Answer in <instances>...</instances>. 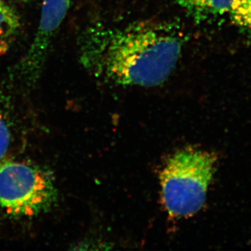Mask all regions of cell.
<instances>
[{
    "label": "cell",
    "instance_id": "1",
    "mask_svg": "<svg viewBox=\"0 0 251 251\" xmlns=\"http://www.w3.org/2000/svg\"><path fill=\"white\" fill-rule=\"evenodd\" d=\"M183 39L173 23L141 21L99 27L88 38L84 61L96 77L108 83L155 87L174 70Z\"/></svg>",
    "mask_w": 251,
    "mask_h": 251
},
{
    "label": "cell",
    "instance_id": "2",
    "mask_svg": "<svg viewBox=\"0 0 251 251\" xmlns=\"http://www.w3.org/2000/svg\"><path fill=\"white\" fill-rule=\"evenodd\" d=\"M217 159L216 153L191 148L169 158L160 179L162 201L171 217H189L202 209Z\"/></svg>",
    "mask_w": 251,
    "mask_h": 251
},
{
    "label": "cell",
    "instance_id": "3",
    "mask_svg": "<svg viewBox=\"0 0 251 251\" xmlns=\"http://www.w3.org/2000/svg\"><path fill=\"white\" fill-rule=\"evenodd\" d=\"M50 175L23 162L0 166V206L14 216H33L49 210L57 200Z\"/></svg>",
    "mask_w": 251,
    "mask_h": 251
},
{
    "label": "cell",
    "instance_id": "4",
    "mask_svg": "<svg viewBox=\"0 0 251 251\" xmlns=\"http://www.w3.org/2000/svg\"><path fill=\"white\" fill-rule=\"evenodd\" d=\"M72 0H44L39 27L19 67L20 75L27 82L39 76L54 37L70 7Z\"/></svg>",
    "mask_w": 251,
    "mask_h": 251
},
{
    "label": "cell",
    "instance_id": "5",
    "mask_svg": "<svg viewBox=\"0 0 251 251\" xmlns=\"http://www.w3.org/2000/svg\"><path fill=\"white\" fill-rule=\"evenodd\" d=\"M179 4L199 20H216L229 14L230 0H177Z\"/></svg>",
    "mask_w": 251,
    "mask_h": 251
},
{
    "label": "cell",
    "instance_id": "6",
    "mask_svg": "<svg viewBox=\"0 0 251 251\" xmlns=\"http://www.w3.org/2000/svg\"><path fill=\"white\" fill-rule=\"evenodd\" d=\"M19 27L20 18L16 11L4 3L0 5V55L8 50Z\"/></svg>",
    "mask_w": 251,
    "mask_h": 251
},
{
    "label": "cell",
    "instance_id": "7",
    "mask_svg": "<svg viewBox=\"0 0 251 251\" xmlns=\"http://www.w3.org/2000/svg\"><path fill=\"white\" fill-rule=\"evenodd\" d=\"M228 14L238 27L251 30V0H230Z\"/></svg>",
    "mask_w": 251,
    "mask_h": 251
},
{
    "label": "cell",
    "instance_id": "8",
    "mask_svg": "<svg viewBox=\"0 0 251 251\" xmlns=\"http://www.w3.org/2000/svg\"><path fill=\"white\" fill-rule=\"evenodd\" d=\"M11 142V133L0 109V161L4 158L9 150Z\"/></svg>",
    "mask_w": 251,
    "mask_h": 251
},
{
    "label": "cell",
    "instance_id": "9",
    "mask_svg": "<svg viewBox=\"0 0 251 251\" xmlns=\"http://www.w3.org/2000/svg\"><path fill=\"white\" fill-rule=\"evenodd\" d=\"M3 3H4V2H3V1H1V0H0V5L2 4H3Z\"/></svg>",
    "mask_w": 251,
    "mask_h": 251
}]
</instances>
